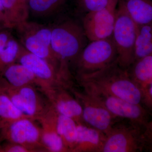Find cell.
<instances>
[{"label": "cell", "instance_id": "e0dca14e", "mask_svg": "<svg viewBox=\"0 0 152 152\" xmlns=\"http://www.w3.org/2000/svg\"><path fill=\"white\" fill-rule=\"evenodd\" d=\"M20 45L8 31H0V76L9 66L17 62Z\"/></svg>", "mask_w": 152, "mask_h": 152}, {"label": "cell", "instance_id": "52a82bcc", "mask_svg": "<svg viewBox=\"0 0 152 152\" xmlns=\"http://www.w3.org/2000/svg\"><path fill=\"white\" fill-rule=\"evenodd\" d=\"M17 62L27 67L34 73L39 81V90L45 95L57 87L69 88L72 84L48 62L30 53L21 44Z\"/></svg>", "mask_w": 152, "mask_h": 152}, {"label": "cell", "instance_id": "7402d4cb", "mask_svg": "<svg viewBox=\"0 0 152 152\" xmlns=\"http://www.w3.org/2000/svg\"><path fill=\"white\" fill-rule=\"evenodd\" d=\"M24 118L28 117L15 105L8 96L0 88V129Z\"/></svg>", "mask_w": 152, "mask_h": 152}, {"label": "cell", "instance_id": "f546056e", "mask_svg": "<svg viewBox=\"0 0 152 152\" xmlns=\"http://www.w3.org/2000/svg\"><path fill=\"white\" fill-rule=\"evenodd\" d=\"M3 28H4V27L0 25V31H1L2 30H3Z\"/></svg>", "mask_w": 152, "mask_h": 152}, {"label": "cell", "instance_id": "4316f807", "mask_svg": "<svg viewBox=\"0 0 152 152\" xmlns=\"http://www.w3.org/2000/svg\"><path fill=\"white\" fill-rule=\"evenodd\" d=\"M0 25L4 28H9L8 24L5 15L1 12H0Z\"/></svg>", "mask_w": 152, "mask_h": 152}, {"label": "cell", "instance_id": "ffe728a7", "mask_svg": "<svg viewBox=\"0 0 152 152\" xmlns=\"http://www.w3.org/2000/svg\"><path fill=\"white\" fill-rule=\"evenodd\" d=\"M128 69L131 78L142 93L143 89L152 83V54L135 61Z\"/></svg>", "mask_w": 152, "mask_h": 152}, {"label": "cell", "instance_id": "ac0fdd59", "mask_svg": "<svg viewBox=\"0 0 152 152\" xmlns=\"http://www.w3.org/2000/svg\"><path fill=\"white\" fill-rule=\"evenodd\" d=\"M137 26L152 24V0H120Z\"/></svg>", "mask_w": 152, "mask_h": 152}, {"label": "cell", "instance_id": "4dcf8cb0", "mask_svg": "<svg viewBox=\"0 0 152 152\" xmlns=\"http://www.w3.org/2000/svg\"><path fill=\"white\" fill-rule=\"evenodd\" d=\"M1 137H0V142H1ZM1 142H0V150H1Z\"/></svg>", "mask_w": 152, "mask_h": 152}, {"label": "cell", "instance_id": "603a6c76", "mask_svg": "<svg viewBox=\"0 0 152 152\" xmlns=\"http://www.w3.org/2000/svg\"><path fill=\"white\" fill-rule=\"evenodd\" d=\"M152 54V24L138 26L135 45L134 61Z\"/></svg>", "mask_w": 152, "mask_h": 152}, {"label": "cell", "instance_id": "5bb4252c", "mask_svg": "<svg viewBox=\"0 0 152 152\" xmlns=\"http://www.w3.org/2000/svg\"><path fill=\"white\" fill-rule=\"evenodd\" d=\"M57 112L51 105L46 113L39 119L42 143L47 152H68L56 127Z\"/></svg>", "mask_w": 152, "mask_h": 152}, {"label": "cell", "instance_id": "9a60e30c", "mask_svg": "<svg viewBox=\"0 0 152 152\" xmlns=\"http://www.w3.org/2000/svg\"><path fill=\"white\" fill-rule=\"evenodd\" d=\"M106 135L94 128L78 124V135L72 152H102Z\"/></svg>", "mask_w": 152, "mask_h": 152}, {"label": "cell", "instance_id": "5b68a950", "mask_svg": "<svg viewBox=\"0 0 152 152\" xmlns=\"http://www.w3.org/2000/svg\"><path fill=\"white\" fill-rule=\"evenodd\" d=\"M117 58L116 49L112 38L90 42L74 66L76 77L100 70L113 63Z\"/></svg>", "mask_w": 152, "mask_h": 152}, {"label": "cell", "instance_id": "d6986e66", "mask_svg": "<svg viewBox=\"0 0 152 152\" xmlns=\"http://www.w3.org/2000/svg\"><path fill=\"white\" fill-rule=\"evenodd\" d=\"M9 28H15L28 20L30 12L28 3L23 0H1Z\"/></svg>", "mask_w": 152, "mask_h": 152}, {"label": "cell", "instance_id": "44dd1931", "mask_svg": "<svg viewBox=\"0 0 152 152\" xmlns=\"http://www.w3.org/2000/svg\"><path fill=\"white\" fill-rule=\"evenodd\" d=\"M57 131L68 152L73 150L78 135V124L74 120L57 113Z\"/></svg>", "mask_w": 152, "mask_h": 152}, {"label": "cell", "instance_id": "484cf974", "mask_svg": "<svg viewBox=\"0 0 152 152\" xmlns=\"http://www.w3.org/2000/svg\"><path fill=\"white\" fill-rule=\"evenodd\" d=\"M0 152H31L26 147L20 144L7 142L1 145Z\"/></svg>", "mask_w": 152, "mask_h": 152}, {"label": "cell", "instance_id": "9c48e42d", "mask_svg": "<svg viewBox=\"0 0 152 152\" xmlns=\"http://www.w3.org/2000/svg\"><path fill=\"white\" fill-rule=\"evenodd\" d=\"M74 86L69 90L81 104L85 124L107 134L119 119L114 117L94 97L83 90L78 91Z\"/></svg>", "mask_w": 152, "mask_h": 152}, {"label": "cell", "instance_id": "f1b7e54d", "mask_svg": "<svg viewBox=\"0 0 152 152\" xmlns=\"http://www.w3.org/2000/svg\"><path fill=\"white\" fill-rule=\"evenodd\" d=\"M150 93H151V94L152 95V83H151V90H150Z\"/></svg>", "mask_w": 152, "mask_h": 152}, {"label": "cell", "instance_id": "ba28073f", "mask_svg": "<svg viewBox=\"0 0 152 152\" xmlns=\"http://www.w3.org/2000/svg\"><path fill=\"white\" fill-rule=\"evenodd\" d=\"M34 120L22 118L0 129V137L7 142L22 145L31 152H47L42 143L41 127Z\"/></svg>", "mask_w": 152, "mask_h": 152}, {"label": "cell", "instance_id": "cb8c5ba5", "mask_svg": "<svg viewBox=\"0 0 152 152\" xmlns=\"http://www.w3.org/2000/svg\"><path fill=\"white\" fill-rule=\"evenodd\" d=\"M67 0H28L29 12L37 17H46L59 10Z\"/></svg>", "mask_w": 152, "mask_h": 152}, {"label": "cell", "instance_id": "8fae6325", "mask_svg": "<svg viewBox=\"0 0 152 152\" xmlns=\"http://www.w3.org/2000/svg\"><path fill=\"white\" fill-rule=\"evenodd\" d=\"M136 124L116 123L106 135L102 152H134L140 148L139 137Z\"/></svg>", "mask_w": 152, "mask_h": 152}, {"label": "cell", "instance_id": "3957f363", "mask_svg": "<svg viewBox=\"0 0 152 152\" xmlns=\"http://www.w3.org/2000/svg\"><path fill=\"white\" fill-rule=\"evenodd\" d=\"M118 4L112 38L116 49L118 63L123 68L128 69L134 62L138 26L120 0Z\"/></svg>", "mask_w": 152, "mask_h": 152}, {"label": "cell", "instance_id": "30bf717a", "mask_svg": "<svg viewBox=\"0 0 152 152\" xmlns=\"http://www.w3.org/2000/svg\"><path fill=\"white\" fill-rule=\"evenodd\" d=\"M82 87L84 91L99 101L118 119L126 120L136 124L144 121L145 112L140 104L132 103L91 87Z\"/></svg>", "mask_w": 152, "mask_h": 152}, {"label": "cell", "instance_id": "6da1fadb", "mask_svg": "<svg viewBox=\"0 0 152 152\" xmlns=\"http://www.w3.org/2000/svg\"><path fill=\"white\" fill-rule=\"evenodd\" d=\"M76 79L81 87H91L132 103L140 104L142 100V94L128 69L120 66L117 60L100 70Z\"/></svg>", "mask_w": 152, "mask_h": 152}, {"label": "cell", "instance_id": "83f0119b", "mask_svg": "<svg viewBox=\"0 0 152 152\" xmlns=\"http://www.w3.org/2000/svg\"><path fill=\"white\" fill-rule=\"evenodd\" d=\"M0 12L3 13L5 15L4 9L1 0H0Z\"/></svg>", "mask_w": 152, "mask_h": 152}, {"label": "cell", "instance_id": "7c38bea8", "mask_svg": "<svg viewBox=\"0 0 152 152\" xmlns=\"http://www.w3.org/2000/svg\"><path fill=\"white\" fill-rule=\"evenodd\" d=\"M117 4L87 13L83 19V28L90 42L112 38L115 21Z\"/></svg>", "mask_w": 152, "mask_h": 152}, {"label": "cell", "instance_id": "2e32d148", "mask_svg": "<svg viewBox=\"0 0 152 152\" xmlns=\"http://www.w3.org/2000/svg\"><path fill=\"white\" fill-rule=\"evenodd\" d=\"M1 76L15 87L33 86L40 88L39 81L34 73L27 67L19 63H13L9 66Z\"/></svg>", "mask_w": 152, "mask_h": 152}, {"label": "cell", "instance_id": "d4e9b609", "mask_svg": "<svg viewBox=\"0 0 152 152\" xmlns=\"http://www.w3.org/2000/svg\"><path fill=\"white\" fill-rule=\"evenodd\" d=\"M119 0H78L82 8L86 12H95L106 8L109 6L117 4Z\"/></svg>", "mask_w": 152, "mask_h": 152}, {"label": "cell", "instance_id": "8992f818", "mask_svg": "<svg viewBox=\"0 0 152 152\" xmlns=\"http://www.w3.org/2000/svg\"><path fill=\"white\" fill-rule=\"evenodd\" d=\"M0 88L24 115L34 121H37L43 116L50 108L49 101L44 100L34 86L17 88L0 76Z\"/></svg>", "mask_w": 152, "mask_h": 152}, {"label": "cell", "instance_id": "277c9868", "mask_svg": "<svg viewBox=\"0 0 152 152\" xmlns=\"http://www.w3.org/2000/svg\"><path fill=\"white\" fill-rule=\"evenodd\" d=\"M21 45L30 53L45 60L61 73V65L51 47V28L26 21L15 28Z\"/></svg>", "mask_w": 152, "mask_h": 152}, {"label": "cell", "instance_id": "7a4b0ae2", "mask_svg": "<svg viewBox=\"0 0 152 152\" xmlns=\"http://www.w3.org/2000/svg\"><path fill=\"white\" fill-rule=\"evenodd\" d=\"M51 47L64 72H72L76 61L88 40L82 25L67 19L51 28Z\"/></svg>", "mask_w": 152, "mask_h": 152}, {"label": "cell", "instance_id": "1f68e13d", "mask_svg": "<svg viewBox=\"0 0 152 152\" xmlns=\"http://www.w3.org/2000/svg\"><path fill=\"white\" fill-rule=\"evenodd\" d=\"M23 1H25L26 2L28 3V0H23Z\"/></svg>", "mask_w": 152, "mask_h": 152}, {"label": "cell", "instance_id": "4fadbf2b", "mask_svg": "<svg viewBox=\"0 0 152 152\" xmlns=\"http://www.w3.org/2000/svg\"><path fill=\"white\" fill-rule=\"evenodd\" d=\"M45 95L58 114L71 118L78 124L86 125L83 120L81 104L68 88L57 87Z\"/></svg>", "mask_w": 152, "mask_h": 152}]
</instances>
